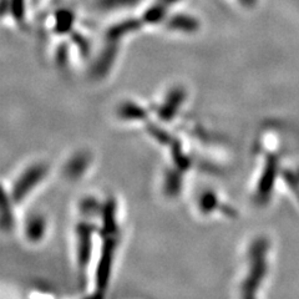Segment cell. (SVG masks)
I'll return each instance as SVG.
<instances>
[{
  "label": "cell",
  "mask_w": 299,
  "mask_h": 299,
  "mask_svg": "<svg viewBox=\"0 0 299 299\" xmlns=\"http://www.w3.org/2000/svg\"><path fill=\"white\" fill-rule=\"evenodd\" d=\"M116 205L114 201H110L104 207V225L103 229V243H101L100 263L96 272V293L101 295L106 290L109 283V275L111 273L112 262L115 258V252L117 248L118 233L116 229Z\"/></svg>",
  "instance_id": "cell-1"
},
{
  "label": "cell",
  "mask_w": 299,
  "mask_h": 299,
  "mask_svg": "<svg viewBox=\"0 0 299 299\" xmlns=\"http://www.w3.org/2000/svg\"><path fill=\"white\" fill-rule=\"evenodd\" d=\"M267 241L257 238L248 252V271L241 284V299H257L258 288L267 274Z\"/></svg>",
  "instance_id": "cell-2"
},
{
  "label": "cell",
  "mask_w": 299,
  "mask_h": 299,
  "mask_svg": "<svg viewBox=\"0 0 299 299\" xmlns=\"http://www.w3.org/2000/svg\"><path fill=\"white\" fill-rule=\"evenodd\" d=\"M48 173V166L43 162L33 164L16 178L11 188L10 198L14 203H20L27 198V196L36 187Z\"/></svg>",
  "instance_id": "cell-3"
},
{
  "label": "cell",
  "mask_w": 299,
  "mask_h": 299,
  "mask_svg": "<svg viewBox=\"0 0 299 299\" xmlns=\"http://www.w3.org/2000/svg\"><path fill=\"white\" fill-rule=\"evenodd\" d=\"M94 227L88 223H79L76 228V253L77 263L81 271H85L91 251V234Z\"/></svg>",
  "instance_id": "cell-4"
},
{
  "label": "cell",
  "mask_w": 299,
  "mask_h": 299,
  "mask_svg": "<svg viewBox=\"0 0 299 299\" xmlns=\"http://www.w3.org/2000/svg\"><path fill=\"white\" fill-rule=\"evenodd\" d=\"M275 177V160L273 157H269L267 161L266 167H264V172L261 180V185L258 186V201L264 202L267 201L268 196L272 192L273 184H274Z\"/></svg>",
  "instance_id": "cell-5"
},
{
  "label": "cell",
  "mask_w": 299,
  "mask_h": 299,
  "mask_svg": "<svg viewBox=\"0 0 299 299\" xmlns=\"http://www.w3.org/2000/svg\"><path fill=\"white\" fill-rule=\"evenodd\" d=\"M25 228H27L25 232H27L28 240L33 241V242H39L45 233V221L40 216H33L31 218H29Z\"/></svg>",
  "instance_id": "cell-6"
}]
</instances>
